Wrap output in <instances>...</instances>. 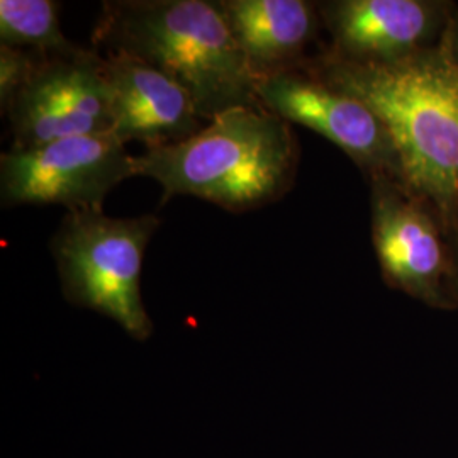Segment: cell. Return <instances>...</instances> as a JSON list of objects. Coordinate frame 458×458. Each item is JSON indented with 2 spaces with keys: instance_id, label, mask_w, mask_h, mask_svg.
<instances>
[{
  "instance_id": "cell-5",
  "label": "cell",
  "mask_w": 458,
  "mask_h": 458,
  "mask_svg": "<svg viewBox=\"0 0 458 458\" xmlns=\"http://www.w3.org/2000/svg\"><path fill=\"white\" fill-rule=\"evenodd\" d=\"M131 177L134 157L111 132L72 136L4 153L0 200L4 209L58 204L68 213L102 211L109 192Z\"/></svg>"
},
{
  "instance_id": "cell-3",
  "label": "cell",
  "mask_w": 458,
  "mask_h": 458,
  "mask_svg": "<svg viewBox=\"0 0 458 458\" xmlns=\"http://www.w3.org/2000/svg\"><path fill=\"white\" fill-rule=\"evenodd\" d=\"M297 162L291 123L259 107H234L185 141L134 157V175L162 185V204L191 196L229 213H246L285 196L294 185Z\"/></svg>"
},
{
  "instance_id": "cell-14",
  "label": "cell",
  "mask_w": 458,
  "mask_h": 458,
  "mask_svg": "<svg viewBox=\"0 0 458 458\" xmlns=\"http://www.w3.org/2000/svg\"><path fill=\"white\" fill-rule=\"evenodd\" d=\"M446 39H448V47L452 49V53H454V56L458 62V22H455V28L446 36Z\"/></svg>"
},
{
  "instance_id": "cell-9",
  "label": "cell",
  "mask_w": 458,
  "mask_h": 458,
  "mask_svg": "<svg viewBox=\"0 0 458 458\" xmlns=\"http://www.w3.org/2000/svg\"><path fill=\"white\" fill-rule=\"evenodd\" d=\"M104 75L111 94L113 130L123 145H175L200 131L202 119L181 83L126 53H106Z\"/></svg>"
},
{
  "instance_id": "cell-11",
  "label": "cell",
  "mask_w": 458,
  "mask_h": 458,
  "mask_svg": "<svg viewBox=\"0 0 458 458\" xmlns=\"http://www.w3.org/2000/svg\"><path fill=\"white\" fill-rule=\"evenodd\" d=\"M257 81L306 65L316 13L304 0H217Z\"/></svg>"
},
{
  "instance_id": "cell-6",
  "label": "cell",
  "mask_w": 458,
  "mask_h": 458,
  "mask_svg": "<svg viewBox=\"0 0 458 458\" xmlns=\"http://www.w3.org/2000/svg\"><path fill=\"white\" fill-rule=\"evenodd\" d=\"M2 114L7 115L13 132L11 149L111 132L113 111L104 56L87 48L38 55L30 79Z\"/></svg>"
},
{
  "instance_id": "cell-15",
  "label": "cell",
  "mask_w": 458,
  "mask_h": 458,
  "mask_svg": "<svg viewBox=\"0 0 458 458\" xmlns=\"http://www.w3.org/2000/svg\"><path fill=\"white\" fill-rule=\"evenodd\" d=\"M454 226L457 228L458 231V209H457V216H455V223H454Z\"/></svg>"
},
{
  "instance_id": "cell-7",
  "label": "cell",
  "mask_w": 458,
  "mask_h": 458,
  "mask_svg": "<svg viewBox=\"0 0 458 458\" xmlns=\"http://www.w3.org/2000/svg\"><path fill=\"white\" fill-rule=\"evenodd\" d=\"M265 111L325 136L374 179L401 182L397 157L384 124L360 100L329 87L306 66L257 81Z\"/></svg>"
},
{
  "instance_id": "cell-4",
  "label": "cell",
  "mask_w": 458,
  "mask_h": 458,
  "mask_svg": "<svg viewBox=\"0 0 458 458\" xmlns=\"http://www.w3.org/2000/svg\"><path fill=\"white\" fill-rule=\"evenodd\" d=\"M158 225L155 214L66 213L49 243L66 299L111 318L132 338L147 340L153 327L140 280L145 250Z\"/></svg>"
},
{
  "instance_id": "cell-8",
  "label": "cell",
  "mask_w": 458,
  "mask_h": 458,
  "mask_svg": "<svg viewBox=\"0 0 458 458\" xmlns=\"http://www.w3.org/2000/svg\"><path fill=\"white\" fill-rule=\"evenodd\" d=\"M372 242L387 284L442 304L446 255L428 206L399 181L372 179Z\"/></svg>"
},
{
  "instance_id": "cell-1",
  "label": "cell",
  "mask_w": 458,
  "mask_h": 458,
  "mask_svg": "<svg viewBox=\"0 0 458 458\" xmlns=\"http://www.w3.org/2000/svg\"><path fill=\"white\" fill-rule=\"evenodd\" d=\"M304 66L378 117L391 138L401 183L446 226H454L458 209V62L448 39L393 62L357 64L327 53Z\"/></svg>"
},
{
  "instance_id": "cell-2",
  "label": "cell",
  "mask_w": 458,
  "mask_h": 458,
  "mask_svg": "<svg viewBox=\"0 0 458 458\" xmlns=\"http://www.w3.org/2000/svg\"><path fill=\"white\" fill-rule=\"evenodd\" d=\"M94 45L126 53L181 83L202 121L234 107H259L257 79L216 2H104Z\"/></svg>"
},
{
  "instance_id": "cell-13",
  "label": "cell",
  "mask_w": 458,
  "mask_h": 458,
  "mask_svg": "<svg viewBox=\"0 0 458 458\" xmlns=\"http://www.w3.org/2000/svg\"><path fill=\"white\" fill-rule=\"evenodd\" d=\"M38 53L0 45V107L2 111L30 79Z\"/></svg>"
},
{
  "instance_id": "cell-12",
  "label": "cell",
  "mask_w": 458,
  "mask_h": 458,
  "mask_svg": "<svg viewBox=\"0 0 458 458\" xmlns=\"http://www.w3.org/2000/svg\"><path fill=\"white\" fill-rule=\"evenodd\" d=\"M0 45L38 55H65L82 48L66 38L53 0H0Z\"/></svg>"
},
{
  "instance_id": "cell-10",
  "label": "cell",
  "mask_w": 458,
  "mask_h": 458,
  "mask_svg": "<svg viewBox=\"0 0 458 458\" xmlns=\"http://www.w3.org/2000/svg\"><path fill=\"white\" fill-rule=\"evenodd\" d=\"M323 17L333 56L382 64L426 48L442 22V7L421 0H338L325 4Z\"/></svg>"
}]
</instances>
